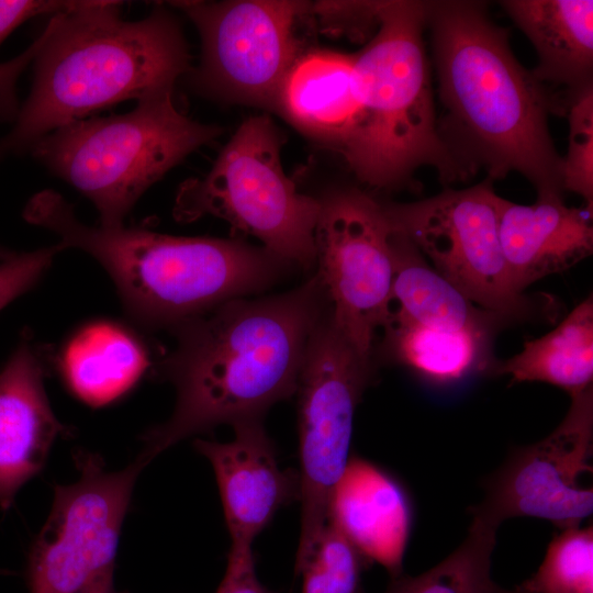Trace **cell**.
Returning a JSON list of instances; mask_svg holds the SVG:
<instances>
[{
	"label": "cell",
	"instance_id": "1",
	"mask_svg": "<svg viewBox=\"0 0 593 593\" xmlns=\"http://www.w3.org/2000/svg\"><path fill=\"white\" fill-rule=\"evenodd\" d=\"M329 307L315 272L288 292L233 299L174 327L176 348L157 372L176 389L175 410L145 433L139 457L149 462L221 424L261 419L294 394L310 339Z\"/></svg>",
	"mask_w": 593,
	"mask_h": 593
},
{
	"label": "cell",
	"instance_id": "2",
	"mask_svg": "<svg viewBox=\"0 0 593 593\" xmlns=\"http://www.w3.org/2000/svg\"><path fill=\"white\" fill-rule=\"evenodd\" d=\"M439 97L447 127L439 132L471 175L492 181L515 171L537 195L562 194L561 156L548 128L557 109L545 86L515 58L505 29L477 1H425ZM445 141V139H444Z\"/></svg>",
	"mask_w": 593,
	"mask_h": 593
},
{
	"label": "cell",
	"instance_id": "3",
	"mask_svg": "<svg viewBox=\"0 0 593 593\" xmlns=\"http://www.w3.org/2000/svg\"><path fill=\"white\" fill-rule=\"evenodd\" d=\"M122 2L78 1L51 16L34 58L30 94L9 134L7 152L31 150L46 134L120 103L174 88L190 55L176 16L156 4L125 21Z\"/></svg>",
	"mask_w": 593,
	"mask_h": 593
},
{
	"label": "cell",
	"instance_id": "4",
	"mask_svg": "<svg viewBox=\"0 0 593 593\" xmlns=\"http://www.w3.org/2000/svg\"><path fill=\"white\" fill-rule=\"evenodd\" d=\"M23 217L55 233L65 248L96 258L115 283L128 316L150 329L171 331L224 302L268 289L295 268L240 239L89 226L51 189L27 201Z\"/></svg>",
	"mask_w": 593,
	"mask_h": 593
},
{
	"label": "cell",
	"instance_id": "5",
	"mask_svg": "<svg viewBox=\"0 0 593 593\" xmlns=\"http://www.w3.org/2000/svg\"><path fill=\"white\" fill-rule=\"evenodd\" d=\"M425 27V1H383L377 31L354 54L359 112L339 153L370 187L394 189L425 166L445 184L469 177L436 122Z\"/></svg>",
	"mask_w": 593,
	"mask_h": 593
},
{
	"label": "cell",
	"instance_id": "6",
	"mask_svg": "<svg viewBox=\"0 0 593 593\" xmlns=\"http://www.w3.org/2000/svg\"><path fill=\"white\" fill-rule=\"evenodd\" d=\"M174 88L144 97L130 112L82 119L38 139L34 157L97 208L100 226L118 227L142 194L222 128L180 112Z\"/></svg>",
	"mask_w": 593,
	"mask_h": 593
},
{
	"label": "cell",
	"instance_id": "7",
	"mask_svg": "<svg viewBox=\"0 0 593 593\" xmlns=\"http://www.w3.org/2000/svg\"><path fill=\"white\" fill-rule=\"evenodd\" d=\"M282 138L267 115L245 120L208 174L180 184L174 217L212 215L250 234L296 268L316 266L320 198L300 192L281 161Z\"/></svg>",
	"mask_w": 593,
	"mask_h": 593
},
{
	"label": "cell",
	"instance_id": "8",
	"mask_svg": "<svg viewBox=\"0 0 593 593\" xmlns=\"http://www.w3.org/2000/svg\"><path fill=\"white\" fill-rule=\"evenodd\" d=\"M370 376V359L338 329L329 307L310 339L295 392L301 501L295 573L328 522L335 489L350 460L355 410Z\"/></svg>",
	"mask_w": 593,
	"mask_h": 593
},
{
	"label": "cell",
	"instance_id": "9",
	"mask_svg": "<svg viewBox=\"0 0 593 593\" xmlns=\"http://www.w3.org/2000/svg\"><path fill=\"white\" fill-rule=\"evenodd\" d=\"M78 479L56 485L49 515L29 555L30 593H111L120 533L139 472V456L109 471L91 452L76 455Z\"/></svg>",
	"mask_w": 593,
	"mask_h": 593
},
{
	"label": "cell",
	"instance_id": "10",
	"mask_svg": "<svg viewBox=\"0 0 593 593\" xmlns=\"http://www.w3.org/2000/svg\"><path fill=\"white\" fill-rule=\"evenodd\" d=\"M492 182L486 177L466 189L382 205L391 230L404 235L438 273L474 304L511 322L529 317L535 303L511 281L499 237L501 197Z\"/></svg>",
	"mask_w": 593,
	"mask_h": 593
},
{
	"label": "cell",
	"instance_id": "11",
	"mask_svg": "<svg viewBox=\"0 0 593 593\" xmlns=\"http://www.w3.org/2000/svg\"><path fill=\"white\" fill-rule=\"evenodd\" d=\"M195 25L201 59L190 70L208 96L273 110L280 87L303 53L296 22L311 2L291 0L175 1Z\"/></svg>",
	"mask_w": 593,
	"mask_h": 593
},
{
	"label": "cell",
	"instance_id": "12",
	"mask_svg": "<svg viewBox=\"0 0 593 593\" xmlns=\"http://www.w3.org/2000/svg\"><path fill=\"white\" fill-rule=\"evenodd\" d=\"M320 202L316 275L334 323L370 359L376 332L391 315L392 231L382 203L356 188L332 189Z\"/></svg>",
	"mask_w": 593,
	"mask_h": 593
},
{
	"label": "cell",
	"instance_id": "13",
	"mask_svg": "<svg viewBox=\"0 0 593 593\" xmlns=\"http://www.w3.org/2000/svg\"><path fill=\"white\" fill-rule=\"evenodd\" d=\"M593 389L571 396L562 422L544 439L517 449L492 478L473 510L497 525L512 517L551 522L561 530L592 514L593 491L581 484L591 472Z\"/></svg>",
	"mask_w": 593,
	"mask_h": 593
},
{
	"label": "cell",
	"instance_id": "14",
	"mask_svg": "<svg viewBox=\"0 0 593 593\" xmlns=\"http://www.w3.org/2000/svg\"><path fill=\"white\" fill-rule=\"evenodd\" d=\"M232 426L231 441L197 439L194 447L214 470L232 544L253 546L276 513L300 499L299 474L280 468L261 419Z\"/></svg>",
	"mask_w": 593,
	"mask_h": 593
},
{
	"label": "cell",
	"instance_id": "15",
	"mask_svg": "<svg viewBox=\"0 0 593 593\" xmlns=\"http://www.w3.org/2000/svg\"><path fill=\"white\" fill-rule=\"evenodd\" d=\"M43 358L24 335L0 370V507L38 474L58 436L68 428L55 416L45 388Z\"/></svg>",
	"mask_w": 593,
	"mask_h": 593
},
{
	"label": "cell",
	"instance_id": "16",
	"mask_svg": "<svg viewBox=\"0 0 593 593\" xmlns=\"http://www.w3.org/2000/svg\"><path fill=\"white\" fill-rule=\"evenodd\" d=\"M593 208L568 206L562 194L537 195L532 204L500 198L499 237L514 288L567 270L593 251Z\"/></svg>",
	"mask_w": 593,
	"mask_h": 593
},
{
	"label": "cell",
	"instance_id": "17",
	"mask_svg": "<svg viewBox=\"0 0 593 593\" xmlns=\"http://www.w3.org/2000/svg\"><path fill=\"white\" fill-rule=\"evenodd\" d=\"M328 521L366 560L392 578L402 563L412 527V506L403 488L372 463L350 458L331 504Z\"/></svg>",
	"mask_w": 593,
	"mask_h": 593
},
{
	"label": "cell",
	"instance_id": "18",
	"mask_svg": "<svg viewBox=\"0 0 593 593\" xmlns=\"http://www.w3.org/2000/svg\"><path fill=\"white\" fill-rule=\"evenodd\" d=\"M273 110L304 135L339 153L359 112L354 54L303 52L288 71Z\"/></svg>",
	"mask_w": 593,
	"mask_h": 593
},
{
	"label": "cell",
	"instance_id": "19",
	"mask_svg": "<svg viewBox=\"0 0 593 593\" xmlns=\"http://www.w3.org/2000/svg\"><path fill=\"white\" fill-rule=\"evenodd\" d=\"M144 339L126 325L97 320L65 342L57 369L69 392L92 407L109 405L130 392L147 370Z\"/></svg>",
	"mask_w": 593,
	"mask_h": 593
},
{
	"label": "cell",
	"instance_id": "20",
	"mask_svg": "<svg viewBox=\"0 0 593 593\" xmlns=\"http://www.w3.org/2000/svg\"><path fill=\"white\" fill-rule=\"evenodd\" d=\"M502 8L533 43L540 82L566 85L570 91L592 83V0H506Z\"/></svg>",
	"mask_w": 593,
	"mask_h": 593
},
{
	"label": "cell",
	"instance_id": "21",
	"mask_svg": "<svg viewBox=\"0 0 593 593\" xmlns=\"http://www.w3.org/2000/svg\"><path fill=\"white\" fill-rule=\"evenodd\" d=\"M391 248L394 261L391 306L395 303L396 309L391 310L389 321L490 334L506 322L474 304L433 269L404 235L392 231Z\"/></svg>",
	"mask_w": 593,
	"mask_h": 593
},
{
	"label": "cell",
	"instance_id": "22",
	"mask_svg": "<svg viewBox=\"0 0 593 593\" xmlns=\"http://www.w3.org/2000/svg\"><path fill=\"white\" fill-rule=\"evenodd\" d=\"M512 382H545L578 395L593 380V299L588 296L548 334L528 340L515 356L493 365Z\"/></svg>",
	"mask_w": 593,
	"mask_h": 593
},
{
	"label": "cell",
	"instance_id": "23",
	"mask_svg": "<svg viewBox=\"0 0 593 593\" xmlns=\"http://www.w3.org/2000/svg\"><path fill=\"white\" fill-rule=\"evenodd\" d=\"M384 331L391 355L435 384L455 383L490 365V333L393 320Z\"/></svg>",
	"mask_w": 593,
	"mask_h": 593
},
{
	"label": "cell",
	"instance_id": "24",
	"mask_svg": "<svg viewBox=\"0 0 593 593\" xmlns=\"http://www.w3.org/2000/svg\"><path fill=\"white\" fill-rule=\"evenodd\" d=\"M497 527L473 514L467 537L454 552L419 575L393 578L383 593H510L491 577Z\"/></svg>",
	"mask_w": 593,
	"mask_h": 593
},
{
	"label": "cell",
	"instance_id": "25",
	"mask_svg": "<svg viewBox=\"0 0 593 593\" xmlns=\"http://www.w3.org/2000/svg\"><path fill=\"white\" fill-rule=\"evenodd\" d=\"M519 588L529 593H593L592 526L562 529L537 571Z\"/></svg>",
	"mask_w": 593,
	"mask_h": 593
},
{
	"label": "cell",
	"instance_id": "26",
	"mask_svg": "<svg viewBox=\"0 0 593 593\" xmlns=\"http://www.w3.org/2000/svg\"><path fill=\"white\" fill-rule=\"evenodd\" d=\"M366 559L331 521L313 551L296 572L301 593H361L360 578Z\"/></svg>",
	"mask_w": 593,
	"mask_h": 593
},
{
	"label": "cell",
	"instance_id": "27",
	"mask_svg": "<svg viewBox=\"0 0 593 593\" xmlns=\"http://www.w3.org/2000/svg\"><path fill=\"white\" fill-rule=\"evenodd\" d=\"M564 111L569 145L567 155L561 157V186L593 208V85L570 91Z\"/></svg>",
	"mask_w": 593,
	"mask_h": 593
},
{
	"label": "cell",
	"instance_id": "28",
	"mask_svg": "<svg viewBox=\"0 0 593 593\" xmlns=\"http://www.w3.org/2000/svg\"><path fill=\"white\" fill-rule=\"evenodd\" d=\"M382 5L383 1H317L311 2L309 14L322 32L361 41L377 31Z\"/></svg>",
	"mask_w": 593,
	"mask_h": 593
},
{
	"label": "cell",
	"instance_id": "29",
	"mask_svg": "<svg viewBox=\"0 0 593 593\" xmlns=\"http://www.w3.org/2000/svg\"><path fill=\"white\" fill-rule=\"evenodd\" d=\"M57 245L34 251L16 253L0 261V311L18 296L34 287L51 266L54 257L64 250Z\"/></svg>",
	"mask_w": 593,
	"mask_h": 593
},
{
	"label": "cell",
	"instance_id": "30",
	"mask_svg": "<svg viewBox=\"0 0 593 593\" xmlns=\"http://www.w3.org/2000/svg\"><path fill=\"white\" fill-rule=\"evenodd\" d=\"M215 593H272L257 577L253 546L232 544L225 573Z\"/></svg>",
	"mask_w": 593,
	"mask_h": 593
},
{
	"label": "cell",
	"instance_id": "31",
	"mask_svg": "<svg viewBox=\"0 0 593 593\" xmlns=\"http://www.w3.org/2000/svg\"><path fill=\"white\" fill-rule=\"evenodd\" d=\"M78 1L10 0L0 1V45L20 24L40 14L51 16L71 10Z\"/></svg>",
	"mask_w": 593,
	"mask_h": 593
},
{
	"label": "cell",
	"instance_id": "32",
	"mask_svg": "<svg viewBox=\"0 0 593 593\" xmlns=\"http://www.w3.org/2000/svg\"><path fill=\"white\" fill-rule=\"evenodd\" d=\"M43 33L33 42V44L21 55L0 64V119L15 120L19 113V103L16 98V81L26 68L34 60L42 43Z\"/></svg>",
	"mask_w": 593,
	"mask_h": 593
},
{
	"label": "cell",
	"instance_id": "33",
	"mask_svg": "<svg viewBox=\"0 0 593 593\" xmlns=\"http://www.w3.org/2000/svg\"><path fill=\"white\" fill-rule=\"evenodd\" d=\"M4 154V150L0 144V158ZM16 254V251L9 250L2 246H0V261L7 260L11 257H13Z\"/></svg>",
	"mask_w": 593,
	"mask_h": 593
},
{
	"label": "cell",
	"instance_id": "34",
	"mask_svg": "<svg viewBox=\"0 0 593 593\" xmlns=\"http://www.w3.org/2000/svg\"><path fill=\"white\" fill-rule=\"evenodd\" d=\"M512 593H529V592H527V591H525V590H523V589H521V588L518 586L517 589L512 590Z\"/></svg>",
	"mask_w": 593,
	"mask_h": 593
}]
</instances>
